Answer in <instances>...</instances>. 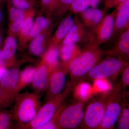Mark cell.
Masks as SVG:
<instances>
[{"mask_svg":"<svg viewBox=\"0 0 129 129\" xmlns=\"http://www.w3.org/2000/svg\"><path fill=\"white\" fill-rule=\"evenodd\" d=\"M104 51L93 42L89 43L71 60L67 68L74 80L82 81L89 72L101 61Z\"/></svg>","mask_w":129,"mask_h":129,"instance_id":"6da1fadb","label":"cell"},{"mask_svg":"<svg viewBox=\"0 0 129 129\" xmlns=\"http://www.w3.org/2000/svg\"><path fill=\"white\" fill-rule=\"evenodd\" d=\"M14 104L13 119L17 122L19 128L32 121L41 107L39 95L35 92L19 93Z\"/></svg>","mask_w":129,"mask_h":129,"instance_id":"7a4b0ae2","label":"cell"},{"mask_svg":"<svg viewBox=\"0 0 129 129\" xmlns=\"http://www.w3.org/2000/svg\"><path fill=\"white\" fill-rule=\"evenodd\" d=\"M73 82L67 85L64 90L59 96L46 102L41 106L33 119L28 124L21 127L20 129H37L53 118L58 109L63 103L73 88Z\"/></svg>","mask_w":129,"mask_h":129,"instance_id":"3957f363","label":"cell"},{"mask_svg":"<svg viewBox=\"0 0 129 129\" xmlns=\"http://www.w3.org/2000/svg\"><path fill=\"white\" fill-rule=\"evenodd\" d=\"M128 65L129 63L127 61L109 56L98 63L83 80L93 81L98 79H110L113 80L122 73L125 68Z\"/></svg>","mask_w":129,"mask_h":129,"instance_id":"277c9868","label":"cell"},{"mask_svg":"<svg viewBox=\"0 0 129 129\" xmlns=\"http://www.w3.org/2000/svg\"><path fill=\"white\" fill-rule=\"evenodd\" d=\"M122 93L120 83L113 86L106 93L105 114L98 129H111L114 127L121 112Z\"/></svg>","mask_w":129,"mask_h":129,"instance_id":"5b68a950","label":"cell"},{"mask_svg":"<svg viewBox=\"0 0 129 129\" xmlns=\"http://www.w3.org/2000/svg\"><path fill=\"white\" fill-rule=\"evenodd\" d=\"M19 64L15 63L7 69L0 81L1 108H7L11 107L14 104L18 94L17 87L20 72Z\"/></svg>","mask_w":129,"mask_h":129,"instance_id":"8992f818","label":"cell"},{"mask_svg":"<svg viewBox=\"0 0 129 129\" xmlns=\"http://www.w3.org/2000/svg\"><path fill=\"white\" fill-rule=\"evenodd\" d=\"M106 93H99L91 98L85 111L81 127L83 129H98L106 110Z\"/></svg>","mask_w":129,"mask_h":129,"instance_id":"52a82bcc","label":"cell"},{"mask_svg":"<svg viewBox=\"0 0 129 129\" xmlns=\"http://www.w3.org/2000/svg\"><path fill=\"white\" fill-rule=\"evenodd\" d=\"M86 103L75 99V101L68 106L64 105L58 115V129H75L81 125Z\"/></svg>","mask_w":129,"mask_h":129,"instance_id":"ba28073f","label":"cell"},{"mask_svg":"<svg viewBox=\"0 0 129 129\" xmlns=\"http://www.w3.org/2000/svg\"><path fill=\"white\" fill-rule=\"evenodd\" d=\"M68 73V68L61 63L51 72L45 90L46 101L54 99L61 94L66 84Z\"/></svg>","mask_w":129,"mask_h":129,"instance_id":"9c48e42d","label":"cell"},{"mask_svg":"<svg viewBox=\"0 0 129 129\" xmlns=\"http://www.w3.org/2000/svg\"><path fill=\"white\" fill-rule=\"evenodd\" d=\"M116 10L106 14L92 33L93 43L99 46L112 38L114 30Z\"/></svg>","mask_w":129,"mask_h":129,"instance_id":"30bf717a","label":"cell"},{"mask_svg":"<svg viewBox=\"0 0 129 129\" xmlns=\"http://www.w3.org/2000/svg\"><path fill=\"white\" fill-rule=\"evenodd\" d=\"M73 25L60 44H88L93 42V34L85 27L77 15L74 16Z\"/></svg>","mask_w":129,"mask_h":129,"instance_id":"8fae6325","label":"cell"},{"mask_svg":"<svg viewBox=\"0 0 129 129\" xmlns=\"http://www.w3.org/2000/svg\"><path fill=\"white\" fill-rule=\"evenodd\" d=\"M111 50L104 51L110 56L118 58L128 61L129 58V28L124 30L117 37Z\"/></svg>","mask_w":129,"mask_h":129,"instance_id":"7c38bea8","label":"cell"},{"mask_svg":"<svg viewBox=\"0 0 129 129\" xmlns=\"http://www.w3.org/2000/svg\"><path fill=\"white\" fill-rule=\"evenodd\" d=\"M53 25L42 31L30 41L29 50L33 55L41 57L51 43Z\"/></svg>","mask_w":129,"mask_h":129,"instance_id":"4fadbf2b","label":"cell"},{"mask_svg":"<svg viewBox=\"0 0 129 129\" xmlns=\"http://www.w3.org/2000/svg\"><path fill=\"white\" fill-rule=\"evenodd\" d=\"M115 26L113 37H117L129 28V0H125L116 8Z\"/></svg>","mask_w":129,"mask_h":129,"instance_id":"5bb4252c","label":"cell"},{"mask_svg":"<svg viewBox=\"0 0 129 129\" xmlns=\"http://www.w3.org/2000/svg\"><path fill=\"white\" fill-rule=\"evenodd\" d=\"M106 13L104 10L91 7L80 13V19L85 27L92 34Z\"/></svg>","mask_w":129,"mask_h":129,"instance_id":"9a60e30c","label":"cell"},{"mask_svg":"<svg viewBox=\"0 0 129 129\" xmlns=\"http://www.w3.org/2000/svg\"><path fill=\"white\" fill-rule=\"evenodd\" d=\"M51 71L42 61L37 67V70L31 84L35 93L39 94L45 91Z\"/></svg>","mask_w":129,"mask_h":129,"instance_id":"2e32d148","label":"cell"},{"mask_svg":"<svg viewBox=\"0 0 129 129\" xmlns=\"http://www.w3.org/2000/svg\"><path fill=\"white\" fill-rule=\"evenodd\" d=\"M18 48L16 37L8 36L2 47V55L5 67L8 68L15 64L16 51Z\"/></svg>","mask_w":129,"mask_h":129,"instance_id":"e0dca14e","label":"cell"},{"mask_svg":"<svg viewBox=\"0 0 129 129\" xmlns=\"http://www.w3.org/2000/svg\"><path fill=\"white\" fill-rule=\"evenodd\" d=\"M35 14L34 8L26 11L22 25L17 36L18 46L19 48H24L28 42L29 36L34 21Z\"/></svg>","mask_w":129,"mask_h":129,"instance_id":"ac0fdd59","label":"cell"},{"mask_svg":"<svg viewBox=\"0 0 129 129\" xmlns=\"http://www.w3.org/2000/svg\"><path fill=\"white\" fill-rule=\"evenodd\" d=\"M73 16L69 15L63 19L51 38V44L59 46L74 24Z\"/></svg>","mask_w":129,"mask_h":129,"instance_id":"d6986e66","label":"cell"},{"mask_svg":"<svg viewBox=\"0 0 129 129\" xmlns=\"http://www.w3.org/2000/svg\"><path fill=\"white\" fill-rule=\"evenodd\" d=\"M81 51L77 44H60L59 46V55L61 64L68 68L67 66L70 62L78 55Z\"/></svg>","mask_w":129,"mask_h":129,"instance_id":"ffe728a7","label":"cell"},{"mask_svg":"<svg viewBox=\"0 0 129 129\" xmlns=\"http://www.w3.org/2000/svg\"><path fill=\"white\" fill-rule=\"evenodd\" d=\"M41 57V61L48 66L51 72L61 63L59 61V46L50 44Z\"/></svg>","mask_w":129,"mask_h":129,"instance_id":"44dd1931","label":"cell"},{"mask_svg":"<svg viewBox=\"0 0 129 129\" xmlns=\"http://www.w3.org/2000/svg\"><path fill=\"white\" fill-rule=\"evenodd\" d=\"M50 16L40 15L37 16L32 25L28 38V42L42 31L52 25Z\"/></svg>","mask_w":129,"mask_h":129,"instance_id":"7402d4cb","label":"cell"},{"mask_svg":"<svg viewBox=\"0 0 129 129\" xmlns=\"http://www.w3.org/2000/svg\"><path fill=\"white\" fill-rule=\"evenodd\" d=\"M74 88L75 99L80 101L87 102L94 93L93 87L86 82L81 81Z\"/></svg>","mask_w":129,"mask_h":129,"instance_id":"603a6c76","label":"cell"},{"mask_svg":"<svg viewBox=\"0 0 129 129\" xmlns=\"http://www.w3.org/2000/svg\"><path fill=\"white\" fill-rule=\"evenodd\" d=\"M36 70L37 67L28 66L20 72L17 87L18 94L28 85L31 84Z\"/></svg>","mask_w":129,"mask_h":129,"instance_id":"cb8c5ba5","label":"cell"},{"mask_svg":"<svg viewBox=\"0 0 129 129\" xmlns=\"http://www.w3.org/2000/svg\"><path fill=\"white\" fill-rule=\"evenodd\" d=\"M121 109L117 120L118 129H129V104L127 96L122 93Z\"/></svg>","mask_w":129,"mask_h":129,"instance_id":"d4e9b609","label":"cell"},{"mask_svg":"<svg viewBox=\"0 0 129 129\" xmlns=\"http://www.w3.org/2000/svg\"><path fill=\"white\" fill-rule=\"evenodd\" d=\"M75 0H54L48 12V16L61 17L68 10L70 5Z\"/></svg>","mask_w":129,"mask_h":129,"instance_id":"484cf974","label":"cell"},{"mask_svg":"<svg viewBox=\"0 0 129 129\" xmlns=\"http://www.w3.org/2000/svg\"><path fill=\"white\" fill-rule=\"evenodd\" d=\"M90 4L89 0H75L70 6L68 10L72 14H80L89 8Z\"/></svg>","mask_w":129,"mask_h":129,"instance_id":"4316f807","label":"cell"},{"mask_svg":"<svg viewBox=\"0 0 129 129\" xmlns=\"http://www.w3.org/2000/svg\"><path fill=\"white\" fill-rule=\"evenodd\" d=\"M93 81L94 82L93 90L94 92L96 91L97 93H107L112 87L108 80L107 79H98Z\"/></svg>","mask_w":129,"mask_h":129,"instance_id":"83f0119b","label":"cell"},{"mask_svg":"<svg viewBox=\"0 0 129 129\" xmlns=\"http://www.w3.org/2000/svg\"><path fill=\"white\" fill-rule=\"evenodd\" d=\"M25 16L20 17L14 21L8 23V35L13 37H17L19 32L22 25Z\"/></svg>","mask_w":129,"mask_h":129,"instance_id":"f1b7e54d","label":"cell"},{"mask_svg":"<svg viewBox=\"0 0 129 129\" xmlns=\"http://www.w3.org/2000/svg\"><path fill=\"white\" fill-rule=\"evenodd\" d=\"M7 7L9 23L25 15L26 11H23L14 7L8 1Z\"/></svg>","mask_w":129,"mask_h":129,"instance_id":"f546056e","label":"cell"},{"mask_svg":"<svg viewBox=\"0 0 129 129\" xmlns=\"http://www.w3.org/2000/svg\"><path fill=\"white\" fill-rule=\"evenodd\" d=\"M14 7L27 11L34 8L35 2L33 0H8Z\"/></svg>","mask_w":129,"mask_h":129,"instance_id":"4dcf8cb0","label":"cell"},{"mask_svg":"<svg viewBox=\"0 0 129 129\" xmlns=\"http://www.w3.org/2000/svg\"><path fill=\"white\" fill-rule=\"evenodd\" d=\"M12 113L0 110V129H7L12 127Z\"/></svg>","mask_w":129,"mask_h":129,"instance_id":"1f68e13d","label":"cell"},{"mask_svg":"<svg viewBox=\"0 0 129 129\" xmlns=\"http://www.w3.org/2000/svg\"><path fill=\"white\" fill-rule=\"evenodd\" d=\"M121 81L120 84L122 86V92L128 96L129 91L127 89L129 86V65L125 67L122 71Z\"/></svg>","mask_w":129,"mask_h":129,"instance_id":"d6a6232c","label":"cell"},{"mask_svg":"<svg viewBox=\"0 0 129 129\" xmlns=\"http://www.w3.org/2000/svg\"><path fill=\"white\" fill-rule=\"evenodd\" d=\"M53 1L54 0H41V7L42 11L46 15H48V12Z\"/></svg>","mask_w":129,"mask_h":129,"instance_id":"836d02e7","label":"cell"},{"mask_svg":"<svg viewBox=\"0 0 129 129\" xmlns=\"http://www.w3.org/2000/svg\"><path fill=\"white\" fill-rule=\"evenodd\" d=\"M113 1L114 0H105L103 10L107 12V11L112 8Z\"/></svg>","mask_w":129,"mask_h":129,"instance_id":"e575fe53","label":"cell"},{"mask_svg":"<svg viewBox=\"0 0 129 129\" xmlns=\"http://www.w3.org/2000/svg\"><path fill=\"white\" fill-rule=\"evenodd\" d=\"M91 7L97 8L102 0H89Z\"/></svg>","mask_w":129,"mask_h":129,"instance_id":"d590c367","label":"cell"},{"mask_svg":"<svg viewBox=\"0 0 129 129\" xmlns=\"http://www.w3.org/2000/svg\"><path fill=\"white\" fill-rule=\"evenodd\" d=\"M3 42V29L2 25H0V48L2 47Z\"/></svg>","mask_w":129,"mask_h":129,"instance_id":"8d00e7d4","label":"cell"},{"mask_svg":"<svg viewBox=\"0 0 129 129\" xmlns=\"http://www.w3.org/2000/svg\"><path fill=\"white\" fill-rule=\"evenodd\" d=\"M7 69L6 67H0V81L5 75Z\"/></svg>","mask_w":129,"mask_h":129,"instance_id":"74e56055","label":"cell"},{"mask_svg":"<svg viewBox=\"0 0 129 129\" xmlns=\"http://www.w3.org/2000/svg\"><path fill=\"white\" fill-rule=\"evenodd\" d=\"M125 0H114L113 4V8H117L118 6L123 2Z\"/></svg>","mask_w":129,"mask_h":129,"instance_id":"f35d334b","label":"cell"},{"mask_svg":"<svg viewBox=\"0 0 129 129\" xmlns=\"http://www.w3.org/2000/svg\"><path fill=\"white\" fill-rule=\"evenodd\" d=\"M4 19V12L2 8L0 6V25H2Z\"/></svg>","mask_w":129,"mask_h":129,"instance_id":"ab89813d","label":"cell"},{"mask_svg":"<svg viewBox=\"0 0 129 129\" xmlns=\"http://www.w3.org/2000/svg\"><path fill=\"white\" fill-rule=\"evenodd\" d=\"M0 67H6L2 55V48H0Z\"/></svg>","mask_w":129,"mask_h":129,"instance_id":"60d3db41","label":"cell"},{"mask_svg":"<svg viewBox=\"0 0 129 129\" xmlns=\"http://www.w3.org/2000/svg\"><path fill=\"white\" fill-rule=\"evenodd\" d=\"M1 103V92H0V104Z\"/></svg>","mask_w":129,"mask_h":129,"instance_id":"b9f144b4","label":"cell"},{"mask_svg":"<svg viewBox=\"0 0 129 129\" xmlns=\"http://www.w3.org/2000/svg\"><path fill=\"white\" fill-rule=\"evenodd\" d=\"M33 1L35 2V1H36V0H33Z\"/></svg>","mask_w":129,"mask_h":129,"instance_id":"7bdbcfd3","label":"cell"},{"mask_svg":"<svg viewBox=\"0 0 129 129\" xmlns=\"http://www.w3.org/2000/svg\"><path fill=\"white\" fill-rule=\"evenodd\" d=\"M2 1V0H0V1Z\"/></svg>","mask_w":129,"mask_h":129,"instance_id":"ee69618b","label":"cell"}]
</instances>
